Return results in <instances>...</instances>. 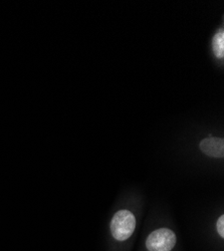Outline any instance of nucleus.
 <instances>
[{"instance_id":"f257e3e1","label":"nucleus","mask_w":224,"mask_h":251,"mask_svg":"<svg viewBox=\"0 0 224 251\" xmlns=\"http://www.w3.org/2000/svg\"><path fill=\"white\" fill-rule=\"evenodd\" d=\"M136 228V218L128 210L118 211L111 221V232L119 241L127 240L132 236Z\"/></svg>"},{"instance_id":"f03ea898","label":"nucleus","mask_w":224,"mask_h":251,"mask_svg":"<svg viewBox=\"0 0 224 251\" xmlns=\"http://www.w3.org/2000/svg\"><path fill=\"white\" fill-rule=\"evenodd\" d=\"M176 244V235L168 228H160L147 238L146 246L149 251H171Z\"/></svg>"},{"instance_id":"7ed1b4c3","label":"nucleus","mask_w":224,"mask_h":251,"mask_svg":"<svg viewBox=\"0 0 224 251\" xmlns=\"http://www.w3.org/2000/svg\"><path fill=\"white\" fill-rule=\"evenodd\" d=\"M200 150L207 156L213 158H223L224 141L221 138H207L200 143Z\"/></svg>"},{"instance_id":"20e7f679","label":"nucleus","mask_w":224,"mask_h":251,"mask_svg":"<svg viewBox=\"0 0 224 251\" xmlns=\"http://www.w3.org/2000/svg\"><path fill=\"white\" fill-rule=\"evenodd\" d=\"M212 49L216 57L223 58L224 56V30L219 29L213 39H212Z\"/></svg>"},{"instance_id":"39448f33","label":"nucleus","mask_w":224,"mask_h":251,"mask_svg":"<svg viewBox=\"0 0 224 251\" xmlns=\"http://www.w3.org/2000/svg\"><path fill=\"white\" fill-rule=\"evenodd\" d=\"M217 232L221 237H224V215H221L217 220Z\"/></svg>"}]
</instances>
